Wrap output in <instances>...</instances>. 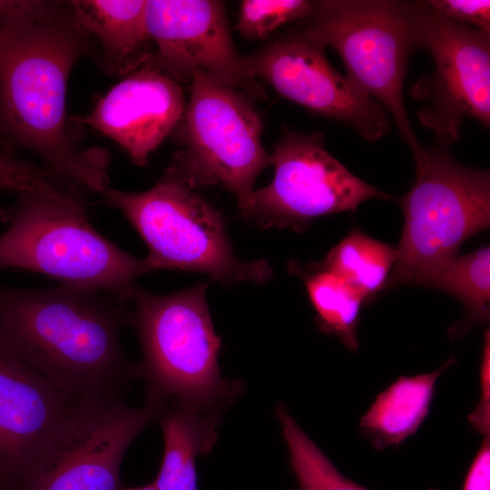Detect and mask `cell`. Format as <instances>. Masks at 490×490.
Listing matches in <instances>:
<instances>
[{
	"mask_svg": "<svg viewBox=\"0 0 490 490\" xmlns=\"http://www.w3.org/2000/svg\"><path fill=\"white\" fill-rule=\"evenodd\" d=\"M92 44L68 1L35 20L0 28V133L37 154L60 179L102 193L109 154L82 148L66 123L69 75Z\"/></svg>",
	"mask_w": 490,
	"mask_h": 490,
	"instance_id": "1",
	"label": "cell"
},
{
	"mask_svg": "<svg viewBox=\"0 0 490 490\" xmlns=\"http://www.w3.org/2000/svg\"><path fill=\"white\" fill-rule=\"evenodd\" d=\"M126 302L60 284L28 289L0 283V340L25 365L72 397L120 396L135 365L122 350Z\"/></svg>",
	"mask_w": 490,
	"mask_h": 490,
	"instance_id": "2",
	"label": "cell"
},
{
	"mask_svg": "<svg viewBox=\"0 0 490 490\" xmlns=\"http://www.w3.org/2000/svg\"><path fill=\"white\" fill-rule=\"evenodd\" d=\"M0 270L44 274L61 284L115 295L123 301L137 277L152 271L146 259L122 250L90 223L74 190L22 191L0 209Z\"/></svg>",
	"mask_w": 490,
	"mask_h": 490,
	"instance_id": "3",
	"label": "cell"
},
{
	"mask_svg": "<svg viewBox=\"0 0 490 490\" xmlns=\"http://www.w3.org/2000/svg\"><path fill=\"white\" fill-rule=\"evenodd\" d=\"M206 290V283L168 295L132 288L127 325L141 343L135 375L145 384L146 401L223 413L243 392V382L220 375L221 339L212 325Z\"/></svg>",
	"mask_w": 490,
	"mask_h": 490,
	"instance_id": "4",
	"label": "cell"
},
{
	"mask_svg": "<svg viewBox=\"0 0 490 490\" xmlns=\"http://www.w3.org/2000/svg\"><path fill=\"white\" fill-rule=\"evenodd\" d=\"M420 11L421 2L314 1L312 13L294 28L337 52L347 77L385 107L412 153L422 145L409 121L403 85L410 56L420 47Z\"/></svg>",
	"mask_w": 490,
	"mask_h": 490,
	"instance_id": "5",
	"label": "cell"
},
{
	"mask_svg": "<svg viewBox=\"0 0 490 490\" xmlns=\"http://www.w3.org/2000/svg\"><path fill=\"white\" fill-rule=\"evenodd\" d=\"M416 179L401 200L405 224L389 282H428L461 244L490 224V173L458 163L448 147L413 153Z\"/></svg>",
	"mask_w": 490,
	"mask_h": 490,
	"instance_id": "6",
	"label": "cell"
},
{
	"mask_svg": "<svg viewBox=\"0 0 490 490\" xmlns=\"http://www.w3.org/2000/svg\"><path fill=\"white\" fill-rule=\"evenodd\" d=\"M103 202L129 220L146 243L152 270L205 273L222 284L262 283L273 275L266 260L244 262L233 252L221 213L193 190L163 174L151 189L107 188Z\"/></svg>",
	"mask_w": 490,
	"mask_h": 490,
	"instance_id": "7",
	"label": "cell"
},
{
	"mask_svg": "<svg viewBox=\"0 0 490 490\" xmlns=\"http://www.w3.org/2000/svg\"><path fill=\"white\" fill-rule=\"evenodd\" d=\"M181 119L182 148L165 174L191 190L221 184L248 211L259 174L272 164L262 144V122L246 93L198 71Z\"/></svg>",
	"mask_w": 490,
	"mask_h": 490,
	"instance_id": "8",
	"label": "cell"
},
{
	"mask_svg": "<svg viewBox=\"0 0 490 490\" xmlns=\"http://www.w3.org/2000/svg\"><path fill=\"white\" fill-rule=\"evenodd\" d=\"M163 407H132L114 395L74 398L14 490H121L127 449Z\"/></svg>",
	"mask_w": 490,
	"mask_h": 490,
	"instance_id": "9",
	"label": "cell"
},
{
	"mask_svg": "<svg viewBox=\"0 0 490 490\" xmlns=\"http://www.w3.org/2000/svg\"><path fill=\"white\" fill-rule=\"evenodd\" d=\"M271 155L273 180L253 191L244 215L261 228L303 231L315 218L355 211L371 199H391L335 159L321 132L285 129Z\"/></svg>",
	"mask_w": 490,
	"mask_h": 490,
	"instance_id": "10",
	"label": "cell"
},
{
	"mask_svg": "<svg viewBox=\"0 0 490 490\" xmlns=\"http://www.w3.org/2000/svg\"><path fill=\"white\" fill-rule=\"evenodd\" d=\"M420 47L426 48L434 73L410 88L421 103L419 122L430 129L437 144L458 141L466 117L490 126V33L450 20L421 2Z\"/></svg>",
	"mask_w": 490,
	"mask_h": 490,
	"instance_id": "11",
	"label": "cell"
},
{
	"mask_svg": "<svg viewBox=\"0 0 490 490\" xmlns=\"http://www.w3.org/2000/svg\"><path fill=\"white\" fill-rule=\"evenodd\" d=\"M151 65L177 83L203 72L251 98L266 93L233 44L225 5L214 0L146 1Z\"/></svg>",
	"mask_w": 490,
	"mask_h": 490,
	"instance_id": "12",
	"label": "cell"
},
{
	"mask_svg": "<svg viewBox=\"0 0 490 490\" xmlns=\"http://www.w3.org/2000/svg\"><path fill=\"white\" fill-rule=\"evenodd\" d=\"M324 50L292 29L245 58L250 74L283 97L353 128L368 142L385 136L387 111L336 71Z\"/></svg>",
	"mask_w": 490,
	"mask_h": 490,
	"instance_id": "13",
	"label": "cell"
},
{
	"mask_svg": "<svg viewBox=\"0 0 490 490\" xmlns=\"http://www.w3.org/2000/svg\"><path fill=\"white\" fill-rule=\"evenodd\" d=\"M74 399L0 340V490L18 485Z\"/></svg>",
	"mask_w": 490,
	"mask_h": 490,
	"instance_id": "14",
	"label": "cell"
},
{
	"mask_svg": "<svg viewBox=\"0 0 490 490\" xmlns=\"http://www.w3.org/2000/svg\"><path fill=\"white\" fill-rule=\"evenodd\" d=\"M185 100L181 83L151 63L124 76L91 113L73 116L121 146L140 166L180 122Z\"/></svg>",
	"mask_w": 490,
	"mask_h": 490,
	"instance_id": "15",
	"label": "cell"
},
{
	"mask_svg": "<svg viewBox=\"0 0 490 490\" xmlns=\"http://www.w3.org/2000/svg\"><path fill=\"white\" fill-rule=\"evenodd\" d=\"M83 30L99 45V64L107 74L126 76L152 62L146 1H68Z\"/></svg>",
	"mask_w": 490,
	"mask_h": 490,
	"instance_id": "16",
	"label": "cell"
},
{
	"mask_svg": "<svg viewBox=\"0 0 490 490\" xmlns=\"http://www.w3.org/2000/svg\"><path fill=\"white\" fill-rule=\"evenodd\" d=\"M223 413L169 404L159 420L163 436L157 490H197V457L212 450Z\"/></svg>",
	"mask_w": 490,
	"mask_h": 490,
	"instance_id": "17",
	"label": "cell"
},
{
	"mask_svg": "<svg viewBox=\"0 0 490 490\" xmlns=\"http://www.w3.org/2000/svg\"><path fill=\"white\" fill-rule=\"evenodd\" d=\"M455 363L449 358L430 373L402 376L376 397L359 428L377 450L398 446L418 430L429 414L437 380Z\"/></svg>",
	"mask_w": 490,
	"mask_h": 490,
	"instance_id": "18",
	"label": "cell"
},
{
	"mask_svg": "<svg viewBox=\"0 0 490 490\" xmlns=\"http://www.w3.org/2000/svg\"><path fill=\"white\" fill-rule=\"evenodd\" d=\"M396 257L394 247L353 230L315 267L338 275L367 301L384 288Z\"/></svg>",
	"mask_w": 490,
	"mask_h": 490,
	"instance_id": "19",
	"label": "cell"
},
{
	"mask_svg": "<svg viewBox=\"0 0 490 490\" xmlns=\"http://www.w3.org/2000/svg\"><path fill=\"white\" fill-rule=\"evenodd\" d=\"M304 275L306 289L321 331L336 335L350 350H357L358 325L364 298L338 275L313 267Z\"/></svg>",
	"mask_w": 490,
	"mask_h": 490,
	"instance_id": "20",
	"label": "cell"
},
{
	"mask_svg": "<svg viewBox=\"0 0 490 490\" xmlns=\"http://www.w3.org/2000/svg\"><path fill=\"white\" fill-rule=\"evenodd\" d=\"M456 297L465 306L466 319L452 331L456 337L476 324L489 320L490 249L483 247L456 257L427 284Z\"/></svg>",
	"mask_w": 490,
	"mask_h": 490,
	"instance_id": "21",
	"label": "cell"
},
{
	"mask_svg": "<svg viewBox=\"0 0 490 490\" xmlns=\"http://www.w3.org/2000/svg\"><path fill=\"white\" fill-rule=\"evenodd\" d=\"M275 413L297 478L298 487L295 490H367L345 477L335 467L283 405H278Z\"/></svg>",
	"mask_w": 490,
	"mask_h": 490,
	"instance_id": "22",
	"label": "cell"
},
{
	"mask_svg": "<svg viewBox=\"0 0 490 490\" xmlns=\"http://www.w3.org/2000/svg\"><path fill=\"white\" fill-rule=\"evenodd\" d=\"M314 1L243 0L236 29L247 40H262L282 25L300 21L313 11Z\"/></svg>",
	"mask_w": 490,
	"mask_h": 490,
	"instance_id": "23",
	"label": "cell"
},
{
	"mask_svg": "<svg viewBox=\"0 0 490 490\" xmlns=\"http://www.w3.org/2000/svg\"><path fill=\"white\" fill-rule=\"evenodd\" d=\"M48 182V173L40 167L15 156L0 152V190L15 192L39 191Z\"/></svg>",
	"mask_w": 490,
	"mask_h": 490,
	"instance_id": "24",
	"label": "cell"
},
{
	"mask_svg": "<svg viewBox=\"0 0 490 490\" xmlns=\"http://www.w3.org/2000/svg\"><path fill=\"white\" fill-rule=\"evenodd\" d=\"M427 3L436 12L450 20L490 33L488 0H432Z\"/></svg>",
	"mask_w": 490,
	"mask_h": 490,
	"instance_id": "25",
	"label": "cell"
},
{
	"mask_svg": "<svg viewBox=\"0 0 490 490\" xmlns=\"http://www.w3.org/2000/svg\"><path fill=\"white\" fill-rule=\"evenodd\" d=\"M480 397L476 407L469 416L472 426L482 435L490 433V333L485 332L480 366Z\"/></svg>",
	"mask_w": 490,
	"mask_h": 490,
	"instance_id": "26",
	"label": "cell"
},
{
	"mask_svg": "<svg viewBox=\"0 0 490 490\" xmlns=\"http://www.w3.org/2000/svg\"><path fill=\"white\" fill-rule=\"evenodd\" d=\"M57 1L0 0V28L39 18L51 11Z\"/></svg>",
	"mask_w": 490,
	"mask_h": 490,
	"instance_id": "27",
	"label": "cell"
},
{
	"mask_svg": "<svg viewBox=\"0 0 490 490\" xmlns=\"http://www.w3.org/2000/svg\"><path fill=\"white\" fill-rule=\"evenodd\" d=\"M490 436H485L466 474L462 490H490Z\"/></svg>",
	"mask_w": 490,
	"mask_h": 490,
	"instance_id": "28",
	"label": "cell"
},
{
	"mask_svg": "<svg viewBox=\"0 0 490 490\" xmlns=\"http://www.w3.org/2000/svg\"><path fill=\"white\" fill-rule=\"evenodd\" d=\"M121 490H157V489L154 487L152 483H151L149 485H142V486L122 488Z\"/></svg>",
	"mask_w": 490,
	"mask_h": 490,
	"instance_id": "29",
	"label": "cell"
},
{
	"mask_svg": "<svg viewBox=\"0 0 490 490\" xmlns=\"http://www.w3.org/2000/svg\"><path fill=\"white\" fill-rule=\"evenodd\" d=\"M11 152V151L0 146V152Z\"/></svg>",
	"mask_w": 490,
	"mask_h": 490,
	"instance_id": "30",
	"label": "cell"
}]
</instances>
